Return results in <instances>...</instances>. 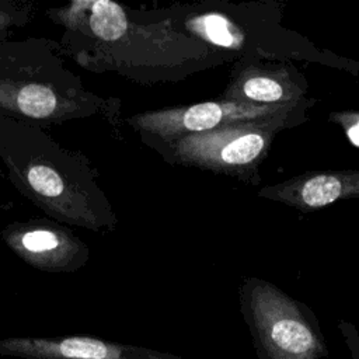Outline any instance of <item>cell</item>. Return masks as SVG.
<instances>
[{"label": "cell", "mask_w": 359, "mask_h": 359, "mask_svg": "<svg viewBox=\"0 0 359 359\" xmlns=\"http://www.w3.org/2000/svg\"><path fill=\"white\" fill-rule=\"evenodd\" d=\"M332 118L344 128L352 144L359 149V112H338Z\"/></svg>", "instance_id": "7c38bea8"}, {"label": "cell", "mask_w": 359, "mask_h": 359, "mask_svg": "<svg viewBox=\"0 0 359 359\" xmlns=\"http://www.w3.org/2000/svg\"><path fill=\"white\" fill-rule=\"evenodd\" d=\"M15 108L32 118H48L59 109V97L56 93L42 84H28L21 87L14 95Z\"/></svg>", "instance_id": "ba28073f"}, {"label": "cell", "mask_w": 359, "mask_h": 359, "mask_svg": "<svg viewBox=\"0 0 359 359\" xmlns=\"http://www.w3.org/2000/svg\"><path fill=\"white\" fill-rule=\"evenodd\" d=\"M196 29L213 43L222 46H233L237 43L231 24L219 14H208L198 18Z\"/></svg>", "instance_id": "8fae6325"}, {"label": "cell", "mask_w": 359, "mask_h": 359, "mask_svg": "<svg viewBox=\"0 0 359 359\" xmlns=\"http://www.w3.org/2000/svg\"><path fill=\"white\" fill-rule=\"evenodd\" d=\"M88 27L93 35L104 41H116L128 29V20L121 6L109 0L87 3Z\"/></svg>", "instance_id": "52a82bcc"}, {"label": "cell", "mask_w": 359, "mask_h": 359, "mask_svg": "<svg viewBox=\"0 0 359 359\" xmlns=\"http://www.w3.org/2000/svg\"><path fill=\"white\" fill-rule=\"evenodd\" d=\"M245 102L258 105H278L289 101L290 93L286 87L269 76H251L245 79L238 90Z\"/></svg>", "instance_id": "9c48e42d"}, {"label": "cell", "mask_w": 359, "mask_h": 359, "mask_svg": "<svg viewBox=\"0 0 359 359\" xmlns=\"http://www.w3.org/2000/svg\"><path fill=\"white\" fill-rule=\"evenodd\" d=\"M241 307L258 359H321L328 355L316 318L273 285L247 283Z\"/></svg>", "instance_id": "6da1fadb"}, {"label": "cell", "mask_w": 359, "mask_h": 359, "mask_svg": "<svg viewBox=\"0 0 359 359\" xmlns=\"http://www.w3.org/2000/svg\"><path fill=\"white\" fill-rule=\"evenodd\" d=\"M8 243L27 262L46 271L67 266L74 247L65 234L43 227L15 233L8 238Z\"/></svg>", "instance_id": "8992f818"}, {"label": "cell", "mask_w": 359, "mask_h": 359, "mask_svg": "<svg viewBox=\"0 0 359 359\" xmlns=\"http://www.w3.org/2000/svg\"><path fill=\"white\" fill-rule=\"evenodd\" d=\"M28 185L42 198H57L65 191V182L57 171L43 164L29 165L27 172Z\"/></svg>", "instance_id": "30bf717a"}, {"label": "cell", "mask_w": 359, "mask_h": 359, "mask_svg": "<svg viewBox=\"0 0 359 359\" xmlns=\"http://www.w3.org/2000/svg\"><path fill=\"white\" fill-rule=\"evenodd\" d=\"M287 105H258L245 101L201 102L187 108L153 111L137 115L133 122L140 129L164 139H178L192 133L212 130L224 125L259 121L280 115Z\"/></svg>", "instance_id": "3957f363"}, {"label": "cell", "mask_w": 359, "mask_h": 359, "mask_svg": "<svg viewBox=\"0 0 359 359\" xmlns=\"http://www.w3.org/2000/svg\"><path fill=\"white\" fill-rule=\"evenodd\" d=\"M273 118L224 125L175 139V154L205 168H243L258 161L273 135Z\"/></svg>", "instance_id": "7a4b0ae2"}, {"label": "cell", "mask_w": 359, "mask_h": 359, "mask_svg": "<svg viewBox=\"0 0 359 359\" xmlns=\"http://www.w3.org/2000/svg\"><path fill=\"white\" fill-rule=\"evenodd\" d=\"M0 356L21 359H182L170 352L86 335L0 339Z\"/></svg>", "instance_id": "277c9868"}, {"label": "cell", "mask_w": 359, "mask_h": 359, "mask_svg": "<svg viewBox=\"0 0 359 359\" xmlns=\"http://www.w3.org/2000/svg\"><path fill=\"white\" fill-rule=\"evenodd\" d=\"M272 191L287 203L302 208H321L345 196L359 195V171L320 172L285 184Z\"/></svg>", "instance_id": "5b68a950"}]
</instances>
